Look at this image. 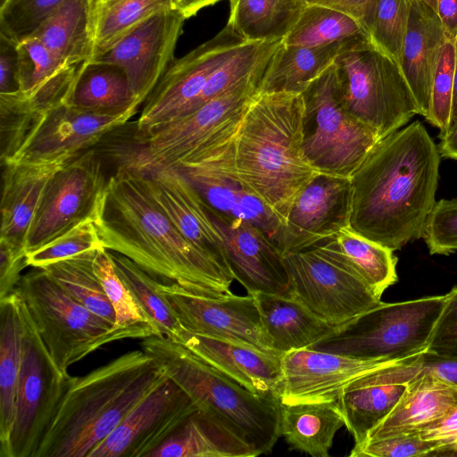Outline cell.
Masks as SVG:
<instances>
[{
    "instance_id": "6da1fadb",
    "label": "cell",
    "mask_w": 457,
    "mask_h": 457,
    "mask_svg": "<svg viewBox=\"0 0 457 457\" xmlns=\"http://www.w3.org/2000/svg\"><path fill=\"white\" fill-rule=\"evenodd\" d=\"M441 155L420 120L378 139L352 174L349 228L393 251L422 237Z\"/></svg>"
},
{
    "instance_id": "7a4b0ae2",
    "label": "cell",
    "mask_w": 457,
    "mask_h": 457,
    "mask_svg": "<svg viewBox=\"0 0 457 457\" xmlns=\"http://www.w3.org/2000/svg\"><path fill=\"white\" fill-rule=\"evenodd\" d=\"M94 222L104 248L162 284L210 297L235 280L191 244L153 198L140 173L122 165L108 178Z\"/></svg>"
},
{
    "instance_id": "3957f363",
    "label": "cell",
    "mask_w": 457,
    "mask_h": 457,
    "mask_svg": "<svg viewBox=\"0 0 457 457\" xmlns=\"http://www.w3.org/2000/svg\"><path fill=\"white\" fill-rule=\"evenodd\" d=\"M167 378L143 349L71 377L35 457H88L128 413Z\"/></svg>"
},
{
    "instance_id": "277c9868",
    "label": "cell",
    "mask_w": 457,
    "mask_h": 457,
    "mask_svg": "<svg viewBox=\"0 0 457 457\" xmlns=\"http://www.w3.org/2000/svg\"><path fill=\"white\" fill-rule=\"evenodd\" d=\"M302 94L259 93L233 138L242 182L283 224L295 197L319 172L303 149Z\"/></svg>"
},
{
    "instance_id": "5b68a950",
    "label": "cell",
    "mask_w": 457,
    "mask_h": 457,
    "mask_svg": "<svg viewBox=\"0 0 457 457\" xmlns=\"http://www.w3.org/2000/svg\"><path fill=\"white\" fill-rule=\"evenodd\" d=\"M143 349L192 399L199 411L223 423L258 455L280 436L279 400L254 394L166 337L143 339Z\"/></svg>"
},
{
    "instance_id": "8992f818",
    "label": "cell",
    "mask_w": 457,
    "mask_h": 457,
    "mask_svg": "<svg viewBox=\"0 0 457 457\" xmlns=\"http://www.w3.org/2000/svg\"><path fill=\"white\" fill-rule=\"evenodd\" d=\"M266 67L192 112L145 130L133 128L130 134L109 143L106 153L117 166L139 173L178 167L196 153L236 135L259 94Z\"/></svg>"
},
{
    "instance_id": "52a82bcc",
    "label": "cell",
    "mask_w": 457,
    "mask_h": 457,
    "mask_svg": "<svg viewBox=\"0 0 457 457\" xmlns=\"http://www.w3.org/2000/svg\"><path fill=\"white\" fill-rule=\"evenodd\" d=\"M445 300L444 295L382 302L309 348L366 361H403L427 350Z\"/></svg>"
},
{
    "instance_id": "ba28073f",
    "label": "cell",
    "mask_w": 457,
    "mask_h": 457,
    "mask_svg": "<svg viewBox=\"0 0 457 457\" xmlns=\"http://www.w3.org/2000/svg\"><path fill=\"white\" fill-rule=\"evenodd\" d=\"M14 292L26 304L49 353L63 372L103 345L146 338L139 330L118 327L97 316L40 268L22 275Z\"/></svg>"
},
{
    "instance_id": "9c48e42d",
    "label": "cell",
    "mask_w": 457,
    "mask_h": 457,
    "mask_svg": "<svg viewBox=\"0 0 457 457\" xmlns=\"http://www.w3.org/2000/svg\"><path fill=\"white\" fill-rule=\"evenodd\" d=\"M333 65L343 105L373 129L379 139L419 114L400 67L368 40L343 51Z\"/></svg>"
},
{
    "instance_id": "30bf717a",
    "label": "cell",
    "mask_w": 457,
    "mask_h": 457,
    "mask_svg": "<svg viewBox=\"0 0 457 457\" xmlns=\"http://www.w3.org/2000/svg\"><path fill=\"white\" fill-rule=\"evenodd\" d=\"M302 96L303 149L307 161L319 173L351 178L379 139L378 133L343 105L333 64Z\"/></svg>"
},
{
    "instance_id": "8fae6325",
    "label": "cell",
    "mask_w": 457,
    "mask_h": 457,
    "mask_svg": "<svg viewBox=\"0 0 457 457\" xmlns=\"http://www.w3.org/2000/svg\"><path fill=\"white\" fill-rule=\"evenodd\" d=\"M21 361L7 457H35L64 395L70 375L49 353L22 299Z\"/></svg>"
},
{
    "instance_id": "7c38bea8",
    "label": "cell",
    "mask_w": 457,
    "mask_h": 457,
    "mask_svg": "<svg viewBox=\"0 0 457 457\" xmlns=\"http://www.w3.org/2000/svg\"><path fill=\"white\" fill-rule=\"evenodd\" d=\"M283 257L289 278L287 294L332 327L345 324L382 303L365 282L316 246Z\"/></svg>"
},
{
    "instance_id": "4fadbf2b",
    "label": "cell",
    "mask_w": 457,
    "mask_h": 457,
    "mask_svg": "<svg viewBox=\"0 0 457 457\" xmlns=\"http://www.w3.org/2000/svg\"><path fill=\"white\" fill-rule=\"evenodd\" d=\"M107 179L100 154L93 148L57 170L46 185L32 220L27 253L87 219L94 220Z\"/></svg>"
},
{
    "instance_id": "5bb4252c",
    "label": "cell",
    "mask_w": 457,
    "mask_h": 457,
    "mask_svg": "<svg viewBox=\"0 0 457 457\" xmlns=\"http://www.w3.org/2000/svg\"><path fill=\"white\" fill-rule=\"evenodd\" d=\"M234 137L196 153L175 169L211 208L232 219L252 223L276 245L282 223L237 176Z\"/></svg>"
},
{
    "instance_id": "9a60e30c",
    "label": "cell",
    "mask_w": 457,
    "mask_h": 457,
    "mask_svg": "<svg viewBox=\"0 0 457 457\" xmlns=\"http://www.w3.org/2000/svg\"><path fill=\"white\" fill-rule=\"evenodd\" d=\"M245 42L227 24L212 38L174 60L144 102L133 128L145 130L187 112L216 70Z\"/></svg>"
},
{
    "instance_id": "2e32d148",
    "label": "cell",
    "mask_w": 457,
    "mask_h": 457,
    "mask_svg": "<svg viewBox=\"0 0 457 457\" xmlns=\"http://www.w3.org/2000/svg\"><path fill=\"white\" fill-rule=\"evenodd\" d=\"M157 287L186 330L282 356L274 349L263 327L253 295L230 293L210 297L190 292L175 283L159 282Z\"/></svg>"
},
{
    "instance_id": "e0dca14e",
    "label": "cell",
    "mask_w": 457,
    "mask_h": 457,
    "mask_svg": "<svg viewBox=\"0 0 457 457\" xmlns=\"http://www.w3.org/2000/svg\"><path fill=\"white\" fill-rule=\"evenodd\" d=\"M197 411L189 395L167 377L88 457H147Z\"/></svg>"
},
{
    "instance_id": "ac0fdd59",
    "label": "cell",
    "mask_w": 457,
    "mask_h": 457,
    "mask_svg": "<svg viewBox=\"0 0 457 457\" xmlns=\"http://www.w3.org/2000/svg\"><path fill=\"white\" fill-rule=\"evenodd\" d=\"M137 111L96 112L62 103L45 113L12 162H68L126 124Z\"/></svg>"
},
{
    "instance_id": "d6986e66",
    "label": "cell",
    "mask_w": 457,
    "mask_h": 457,
    "mask_svg": "<svg viewBox=\"0 0 457 457\" xmlns=\"http://www.w3.org/2000/svg\"><path fill=\"white\" fill-rule=\"evenodd\" d=\"M351 204L350 178L319 173L295 197L277 247L284 255L334 237L349 227Z\"/></svg>"
},
{
    "instance_id": "ffe728a7",
    "label": "cell",
    "mask_w": 457,
    "mask_h": 457,
    "mask_svg": "<svg viewBox=\"0 0 457 457\" xmlns=\"http://www.w3.org/2000/svg\"><path fill=\"white\" fill-rule=\"evenodd\" d=\"M186 20L174 8L159 12L96 60L123 68L134 95L142 104L174 61L176 44Z\"/></svg>"
},
{
    "instance_id": "44dd1931",
    "label": "cell",
    "mask_w": 457,
    "mask_h": 457,
    "mask_svg": "<svg viewBox=\"0 0 457 457\" xmlns=\"http://www.w3.org/2000/svg\"><path fill=\"white\" fill-rule=\"evenodd\" d=\"M395 362L361 360L311 348L291 351L281 357L278 400L286 403L337 401L343 389L358 377Z\"/></svg>"
},
{
    "instance_id": "7402d4cb",
    "label": "cell",
    "mask_w": 457,
    "mask_h": 457,
    "mask_svg": "<svg viewBox=\"0 0 457 457\" xmlns=\"http://www.w3.org/2000/svg\"><path fill=\"white\" fill-rule=\"evenodd\" d=\"M207 206L223 238L235 279L251 295L287 294L289 278L277 245L252 223L232 219Z\"/></svg>"
},
{
    "instance_id": "603a6c76",
    "label": "cell",
    "mask_w": 457,
    "mask_h": 457,
    "mask_svg": "<svg viewBox=\"0 0 457 457\" xmlns=\"http://www.w3.org/2000/svg\"><path fill=\"white\" fill-rule=\"evenodd\" d=\"M140 174L153 198L182 235L225 274L235 279L221 234L206 203L188 180L175 168Z\"/></svg>"
},
{
    "instance_id": "cb8c5ba5",
    "label": "cell",
    "mask_w": 457,
    "mask_h": 457,
    "mask_svg": "<svg viewBox=\"0 0 457 457\" xmlns=\"http://www.w3.org/2000/svg\"><path fill=\"white\" fill-rule=\"evenodd\" d=\"M179 343L249 391L278 399L282 356L233 341L192 333L185 328Z\"/></svg>"
},
{
    "instance_id": "d4e9b609",
    "label": "cell",
    "mask_w": 457,
    "mask_h": 457,
    "mask_svg": "<svg viewBox=\"0 0 457 457\" xmlns=\"http://www.w3.org/2000/svg\"><path fill=\"white\" fill-rule=\"evenodd\" d=\"M66 162L4 165L0 242L27 252V237L45 188Z\"/></svg>"
},
{
    "instance_id": "484cf974",
    "label": "cell",
    "mask_w": 457,
    "mask_h": 457,
    "mask_svg": "<svg viewBox=\"0 0 457 457\" xmlns=\"http://www.w3.org/2000/svg\"><path fill=\"white\" fill-rule=\"evenodd\" d=\"M446 37L436 12L421 0H411L401 70L419 114L425 119L429 112L434 72Z\"/></svg>"
},
{
    "instance_id": "4316f807",
    "label": "cell",
    "mask_w": 457,
    "mask_h": 457,
    "mask_svg": "<svg viewBox=\"0 0 457 457\" xmlns=\"http://www.w3.org/2000/svg\"><path fill=\"white\" fill-rule=\"evenodd\" d=\"M406 384L395 407L366 441L415 433L444 416L457 401V386L434 374L420 375Z\"/></svg>"
},
{
    "instance_id": "83f0119b",
    "label": "cell",
    "mask_w": 457,
    "mask_h": 457,
    "mask_svg": "<svg viewBox=\"0 0 457 457\" xmlns=\"http://www.w3.org/2000/svg\"><path fill=\"white\" fill-rule=\"evenodd\" d=\"M253 295L263 327L281 355L309 348L335 328L287 294Z\"/></svg>"
},
{
    "instance_id": "f1b7e54d",
    "label": "cell",
    "mask_w": 457,
    "mask_h": 457,
    "mask_svg": "<svg viewBox=\"0 0 457 457\" xmlns=\"http://www.w3.org/2000/svg\"><path fill=\"white\" fill-rule=\"evenodd\" d=\"M256 452L215 417L197 411L147 457H255Z\"/></svg>"
},
{
    "instance_id": "f546056e",
    "label": "cell",
    "mask_w": 457,
    "mask_h": 457,
    "mask_svg": "<svg viewBox=\"0 0 457 457\" xmlns=\"http://www.w3.org/2000/svg\"><path fill=\"white\" fill-rule=\"evenodd\" d=\"M96 0H64L32 37L66 66L93 59Z\"/></svg>"
},
{
    "instance_id": "4dcf8cb0",
    "label": "cell",
    "mask_w": 457,
    "mask_h": 457,
    "mask_svg": "<svg viewBox=\"0 0 457 457\" xmlns=\"http://www.w3.org/2000/svg\"><path fill=\"white\" fill-rule=\"evenodd\" d=\"M314 246L327 258L361 278L379 296L398 279L397 258L394 251L349 227Z\"/></svg>"
},
{
    "instance_id": "1f68e13d",
    "label": "cell",
    "mask_w": 457,
    "mask_h": 457,
    "mask_svg": "<svg viewBox=\"0 0 457 457\" xmlns=\"http://www.w3.org/2000/svg\"><path fill=\"white\" fill-rule=\"evenodd\" d=\"M357 43L307 47L281 42L268 62L259 93L302 94L338 54Z\"/></svg>"
},
{
    "instance_id": "d6a6232c",
    "label": "cell",
    "mask_w": 457,
    "mask_h": 457,
    "mask_svg": "<svg viewBox=\"0 0 457 457\" xmlns=\"http://www.w3.org/2000/svg\"><path fill=\"white\" fill-rule=\"evenodd\" d=\"M280 436L291 449L312 457H328L337 432L345 426L337 400L286 403L279 402Z\"/></svg>"
},
{
    "instance_id": "836d02e7",
    "label": "cell",
    "mask_w": 457,
    "mask_h": 457,
    "mask_svg": "<svg viewBox=\"0 0 457 457\" xmlns=\"http://www.w3.org/2000/svg\"><path fill=\"white\" fill-rule=\"evenodd\" d=\"M406 387L407 384L383 381L371 370L343 389L337 403L355 445L366 441L369 433L393 411Z\"/></svg>"
},
{
    "instance_id": "e575fe53",
    "label": "cell",
    "mask_w": 457,
    "mask_h": 457,
    "mask_svg": "<svg viewBox=\"0 0 457 457\" xmlns=\"http://www.w3.org/2000/svg\"><path fill=\"white\" fill-rule=\"evenodd\" d=\"M22 326L19 297L0 299V457H7L16 412Z\"/></svg>"
},
{
    "instance_id": "d590c367",
    "label": "cell",
    "mask_w": 457,
    "mask_h": 457,
    "mask_svg": "<svg viewBox=\"0 0 457 457\" xmlns=\"http://www.w3.org/2000/svg\"><path fill=\"white\" fill-rule=\"evenodd\" d=\"M68 103L81 109L106 112L141 106L123 68L96 59L79 65Z\"/></svg>"
},
{
    "instance_id": "8d00e7d4",
    "label": "cell",
    "mask_w": 457,
    "mask_h": 457,
    "mask_svg": "<svg viewBox=\"0 0 457 457\" xmlns=\"http://www.w3.org/2000/svg\"><path fill=\"white\" fill-rule=\"evenodd\" d=\"M228 25L247 42L283 40L305 9V0H228Z\"/></svg>"
},
{
    "instance_id": "74e56055",
    "label": "cell",
    "mask_w": 457,
    "mask_h": 457,
    "mask_svg": "<svg viewBox=\"0 0 457 457\" xmlns=\"http://www.w3.org/2000/svg\"><path fill=\"white\" fill-rule=\"evenodd\" d=\"M110 253L118 276L129 290L157 336L179 342L184 328L173 309L158 290L159 281L124 255L111 251Z\"/></svg>"
},
{
    "instance_id": "f35d334b",
    "label": "cell",
    "mask_w": 457,
    "mask_h": 457,
    "mask_svg": "<svg viewBox=\"0 0 457 457\" xmlns=\"http://www.w3.org/2000/svg\"><path fill=\"white\" fill-rule=\"evenodd\" d=\"M366 39L362 27L351 16L327 6L307 4L282 42L289 46L316 47L337 43L353 44Z\"/></svg>"
},
{
    "instance_id": "ab89813d",
    "label": "cell",
    "mask_w": 457,
    "mask_h": 457,
    "mask_svg": "<svg viewBox=\"0 0 457 457\" xmlns=\"http://www.w3.org/2000/svg\"><path fill=\"white\" fill-rule=\"evenodd\" d=\"M96 252V250L84 252L40 269L72 298L115 325L113 308L93 268Z\"/></svg>"
},
{
    "instance_id": "60d3db41",
    "label": "cell",
    "mask_w": 457,
    "mask_h": 457,
    "mask_svg": "<svg viewBox=\"0 0 457 457\" xmlns=\"http://www.w3.org/2000/svg\"><path fill=\"white\" fill-rule=\"evenodd\" d=\"M173 0H96L94 56L98 58L152 15L172 7Z\"/></svg>"
},
{
    "instance_id": "b9f144b4",
    "label": "cell",
    "mask_w": 457,
    "mask_h": 457,
    "mask_svg": "<svg viewBox=\"0 0 457 457\" xmlns=\"http://www.w3.org/2000/svg\"><path fill=\"white\" fill-rule=\"evenodd\" d=\"M411 8V0H376L364 28L369 43L400 69Z\"/></svg>"
},
{
    "instance_id": "7bdbcfd3",
    "label": "cell",
    "mask_w": 457,
    "mask_h": 457,
    "mask_svg": "<svg viewBox=\"0 0 457 457\" xmlns=\"http://www.w3.org/2000/svg\"><path fill=\"white\" fill-rule=\"evenodd\" d=\"M47 111L36 105L21 91L0 94L2 165L15 159Z\"/></svg>"
},
{
    "instance_id": "ee69618b",
    "label": "cell",
    "mask_w": 457,
    "mask_h": 457,
    "mask_svg": "<svg viewBox=\"0 0 457 457\" xmlns=\"http://www.w3.org/2000/svg\"><path fill=\"white\" fill-rule=\"evenodd\" d=\"M93 268L113 308L115 325L139 330L146 337L157 336L129 290L118 276L109 250L104 247L96 250Z\"/></svg>"
},
{
    "instance_id": "f6af8a7d",
    "label": "cell",
    "mask_w": 457,
    "mask_h": 457,
    "mask_svg": "<svg viewBox=\"0 0 457 457\" xmlns=\"http://www.w3.org/2000/svg\"><path fill=\"white\" fill-rule=\"evenodd\" d=\"M104 247L93 219H87L42 246L27 253L28 265L42 268L50 263Z\"/></svg>"
},
{
    "instance_id": "bcb514c9",
    "label": "cell",
    "mask_w": 457,
    "mask_h": 457,
    "mask_svg": "<svg viewBox=\"0 0 457 457\" xmlns=\"http://www.w3.org/2000/svg\"><path fill=\"white\" fill-rule=\"evenodd\" d=\"M64 0H6L0 4V33L17 44L33 36Z\"/></svg>"
},
{
    "instance_id": "7dc6e473",
    "label": "cell",
    "mask_w": 457,
    "mask_h": 457,
    "mask_svg": "<svg viewBox=\"0 0 457 457\" xmlns=\"http://www.w3.org/2000/svg\"><path fill=\"white\" fill-rule=\"evenodd\" d=\"M455 39L446 37L434 72L429 112L426 120L439 129L438 137L448 130L455 74Z\"/></svg>"
},
{
    "instance_id": "c3c4849f",
    "label": "cell",
    "mask_w": 457,
    "mask_h": 457,
    "mask_svg": "<svg viewBox=\"0 0 457 457\" xmlns=\"http://www.w3.org/2000/svg\"><path fill=\"white\" fill-rule=\"evenodd\" d=\"M18 52L20 87L26 96L35 93L68 67L35 37L18 44Z\"/></svg>"
},
{
    "instance_id": "681fc988",
    "label": "cell",
    "mask_w": 457,
    "mask_h": 457,
    "mask_svg": "<svg viewBox=\"0 0 457 457\" xmlns=\"http://www.w3.org/2000/svg\"><path fill=\"white\" fill-rule=\"evenodd\" d=\"M383 381L406 384L426 373L434 374L457 386V359L445 358L428 352L373 370Z\"/></svg>"
},
{
    "instance_id": "f907efd6",
    "label": "cell",
    "mask_w": 457,
    "mask_h": 457,
    "mask_svg": "<svg viewBox=\"0 0 457 457\" xmlns=\"http://www.w3.org/2000/svg\"><path fill=\"white\" fill-rule=\"evenodd\" d=\"M430 254L457 252V199H441L429 214L423 236Z\"/></svg>"
},
{
    "instance_id": "816d5d0a",
    "label": "cell",
    "mask_w": 457,
    "mask_h": 457,
    "mask_svg": "<svg viewBox=\"0 0 457 457\" xmlns=\"http://www.w3.org/2000/svg\"><path fill=\"white\" fill-rule=\"evenodd\" d=\"M440 449L441 446L435 442L424 440L416 434H407L368 440L362 444L354 445L349 455L351 457L431 456Z\"/></svg>"
},
{
    "instance_id": "f5cc1de1",
    "label": "cell",
    "mask_w": 457,
    "mask_h": 457,
    "mask_svg": "<svg viewBox=\"0 0 457 457\" xmlns=\"http://www.w3.org/2000/svg\"><path fill=\"white\" fill-rule=\"evenodd\" d=\"M445 296V306L434 327L427 351L441 357L457 359V286Z\"/></svg>"
},
{
    "instance_id": "db71d44e",
    "label": "cell",
    "mask_w": 457,
    "mask_h": 457,
    "mask_svg": "<svg viewBox=\"0 0 457 457\" xmlns=\"http://www.w3.org/2000/svg\"><path fill=\"white\" fill-rule=\"evenodd\" d=\"M412 434L441 446L431 456H452L457 451V401L444 416Z\"/></svg>"
},
{
    "instance_id": "11a10c76",
    "label": "cell",
    "mask_w": 457,
    "mask_h": 457,
    "mask_svg": "<svg viewBox=\"0 0 457 457\" xmlns=\"http://www.w3.org/2000/svg\"><path fill=\"white\" fill-rule=\"evenodd\" d=\"M28 266L26 251L0 242V299L13 293Z\"/></svg>"
},
{
    "instance_id": "9f6ffc18",
    "label": "cell",
    "mask_w": 457,
    "mask_h": 457,
    "mask_svg": "<svg viewBox=\"0 0 457 457\" xmlns=\"http://www.w3.org/2000/svg\"><path fill=\"white\" fill-rule=\"evenodd\" d=\"M21 91L18 44L0 33V94Z\"/></svg>"
},
{
    "instance_id": "6f0895ef",
    "label": "cell",
    "mask_w": 457,
    "mask_h": 457,
    "mask_svg": "<svg viewBox=\"0 0 457 457\" xmlns=\"http://www.w3.org/2000/svg\"><path fill=\"white\" fill-rule=\"evenodd\" d=\"M375 1L376 0H305L307 4L327 6L351 16L360 23L363 30Z\"/></svg>"
},
{
    "instance_id": "680465c9",
    "label": "cell",
    "mask_w": 457,
    "mask_h": 457,
    "mask_svg": "<svg viewBox=\"0 0 457 457\" xmlns=\"http://www.w3.org/2000/svg\"><path fill=\"white\" fill-rule=\"evenodd\" d=\"M436 12L448 38L457 37V0H436Z\"/></svg>"
},
{
    "instance_id": "91938a15",
    "label": "cell",
    "mask_w": 457,
    "mask_h": 457,
    "mask_svg": "<svg viewBox=\"0 0 457 457\" xmlns=\"http://www.w3.org/2000/svg\"><path fill=\"white\" fill-rule=\"evenodd\" d=\"M220 0H173L172 7L179 11L186 19L195 15L200 10L212 5Z\"/></svg>"
},
{
    "instance_id": "94428289",
    "label": "cell",
    "mask_w": 457,
    "mask_h": 457,
    "mask_svg": "<svg viewBox=\"0 0 457 457\" xmlns=\"http://www.w3.org/2000/svg\"><path fill=\"white\" fill-rule=\"evenodd\" d=\"M438 152L442 157L457 160V123L448 133L439 138Z\"/></svg>"
},
{
    "instance_id": "6125c7cd",
    "label": "cell",
    "mask_w": 457,
    "mask_h": 457,
    "mask_svg": "<svg viewBox=\"0 0 457 457\" xmlns=\"http://www.w3.org/2000/svg\"><path fill=\"white\" fill-rule=\"evenodd\" d=\"M457 123V37L455 39V74L448 131ZM446 133V134H447ZM445 134V135H446Z\"/></svg>"
},
{
    "instance_id": "be15d7a7",
    "label": "cell",
    "mask_w": 457,
    "mask_h": 457,
    "mask_svg": "<svg viewBox=\"0 0 457 457\" xmlns=\"http://www.w3.org/2000/svg\"><path fill=\"white\" fill-rule=\"evenodd\" d=\"M436 12V0H421Z\"/></svg>"
},
{
    "instance_id": "e7e4bbea",
    "label": "cell",
    "mask_w": 457,
    "mask_h": 457,
    "mask_svg": "<svg viewBox=\"0 0 457 457\" xmlns=\"http://www.w3.org/2000/svg\"><path fill=\"white\" fill-rule=\"evenodd\" d=\"M6 0H0V4H4Z\"/></svg>"
},
{
    "instance_id": "03108f58",
    "label": "cell",
    "mask_w": 457,
    "mask_h": 457,
    "mask_svg": "<svg viewBox=\"0 0 457 457\" xmlns=\"http://www.w3.org/2000/svg\"><path fill=\"white\" fill-rule=\"evenodd\" d=\"M452 456H457V451L453 453Z\"/></svg>"
}]
</instances>
